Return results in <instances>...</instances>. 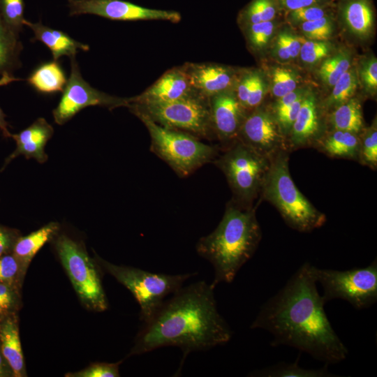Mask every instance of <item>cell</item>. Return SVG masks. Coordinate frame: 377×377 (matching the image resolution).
Returning <instances> with one entry per match:
<instances>
[{
    "instance_id": "6da1fadb",
    "label": "cell",
    "mask_w": 377,
    "mask_h": 377,
    "mask_svg": "<svg viewBox=\"0 0 377 377\" xmlns=\"http://www.w3.org/2000/svg\"><path fill=\"white\" fill-rule=\"evenodd\" d=\"M316 283L313 265L304 263L263 305L251 328L271 333L273 346L294 347L327 365L339 363L348 350L328 320Z\"/></svg>"
},
{
    "instance_id": "7a4b0ae2",
    "label": "cell",
    "mask_w": 377,
    "mask_h": 377,
    "mask_svg": "<svg viewBox=\"0 0 377 377\" xmlns=\"http://www.w3.org/2000/svg\"><path fill=\"white\" fill-rule=\"evenodd\" d=\"M212 283L200 281L182 287L164 300L138 332L130 355L164 346L191 352L228 343L232 332L219 313Z\"/></svg>"
},
{
    "instance_id": "3957f363",
    "label": "cell",
    "mask_w": 377,
    "mask_h": 377,
    "mask_svg": "<svg viewBox=\"0 0 377 377\" xmlns=\"http://www.w3.org/2000/svg\"><path fill=\"white\" fill-rule=\"evenodd\" d=\"M262 238L256 208L230 202L217 227L196 244L199 256L214 269L212 285L231 283L254 254Z\"/></svg>"
},
{
    "instance_id": "277c9868",
    "label": "cell",
    "mask_w": 377,
    "mask_h": 377,
    "mask_svg": "<svg viewBox=\"0 0 377 377\" xmlns=\"http://www.w3.org/2000/svg\"><path fill=\"white\" fill-rule=\"evenodd\" d=\"M288 161L286 149L270 158L260 194L276 208L289 227L310 232L323 226L326 216L299 191L290 174Z\"/></svg>"
},
{
    "instance_id": "5b68a950",
    "label": "cell",
    "mask_w": 377,
    "mask_h": 377,
    "mask_svg": "<svg viewBox=\"0 0 377 377\" xmlns=\"http://www.w3.org/2000/svg\"><path fill=\"white\" fill-rule=\"evenodd\" d=\"M132 112L148 130L151 151L179 177H186L216 158L218 154L216 147L201 142L188 133L161 126L142 112Z\"/></svg>"
},
{
    "instance_id": "8992f818",
    "label": "cell",
    "mask_w": 377,
    "mask_h": 377,
    "mask_svg": "<svg viewBox=\"0 0 377 377\" xmlns=\"http://www.w3.org/2000/svg\"><path fill=\"white\" fill-rule=\"evenodd\" d=\"M101 268L124 286L140 307V319L147 321L158 309L166 296L172 295L195 274H166L152 273L139 268L112 264L95 253Z\"/></svg>"
},
{
    "instance_id": "52a82bcc",
    "label": "cell",
    "mask_w": 377,
    "mask_h": 377,
    "mask_svg": "<svg viewBox=\"0 0 377 377\" xmlns=\"http://www.w3.org/2000/svg\"><path fill=\"white\" fill-rule=\"evenodd\" d=\"M52 241L58 257L82 303L92 311L106 310L108 301L102 286L98 265L94 258L89 256L84 244L60 232Z\"/></svg>"
},
{
    "instance_id": "ba28073f",
    "label": "cell",
    "mask_w": 377,
    "mask_h": 377,
    "mask_svg": "<svg viewBox=\"0 0 377 377\" xmlns=\"http://www.w3.org/2000/svg\"><path fill=\"white\" fill-rule=\"evenodd\" d=\"M214 161L225 175L233 193L234 201L244 206H251L260 193L270 158L238 140Z\"/></svg>"
},
{
    "instance_id": "9c48e42d",
    "label": "cell",
    "mask_w": 377,
    "mask_h": 377,
    "mask_svg": "<svg viewBox=\"0 0 377 377\" xmlns=\"http://www.w3.org/2000/svg\"><path fill=\"white\" fill-rule=\"evenodd\" d=\"M128 108L131 112L147 114L161 126L184 131L198 138L208 139L214 135L209 99L198 94L169 102L130 103Z\"/></svg>"
},
{
    "instance_id": "30bf717a",
    "label": "cell",
    "mask_w": 377,
    "mask_h": 377,
    "mask_svg": "<svg viewBox=\"0 0 377 377\" xmlns=\"http://www.w3.org/2000/svg\"><path fill=\"white\" fill-rule=\"evenodd\" d=\"M316 281L323 289L324 303L334 299L348 302L356 309L369 308L377 301V261L369 266L345 271L313 266Z\"/></svg>"
},
{
    "instance_id": "8fae6325",
    "label": "cell",
    "mask_w": 377,
    "mask_h": 377,
    "mask_svg": "<svg viewBox=\"0 0 377 377\" xmlns=\"http://www.w3.org/2000/svg\"><path fill=\"white\" fill-rule=\"evenodd\" d=\"M71 60V73L57 107L52 110L54 122L63 125L89 106H101L113 110L128 107L130 98L108 94L91 87L82 76L75 58Z\"/></svg>"
},
{
    "instance_id": "7c38bea8",
    "label": "cell",
    "mask_w": 377,
    "mask_h": 377,
    "mask_svg": "<svg viewBox=\"0 0 377 377\" xmlns=\"http://www.w3.org/2000/svg\"><path fill=\"white\" fill-rule=\"evenodd\" d=\"M71 16L94 15L116 21L163 20L177 23L181 14L172 10L144 7L125 0H67Z\"/></svg>"
},
{
    "instance_id": "4fadbf2b",
    "label": "cell",
    "mask_w": 377,
    "mask_h": 377,
    "mask_svg": "<svg viewBox=\"0 0 377 377\" xmlns=\"http://www.w3.org/2000/svg\"><path fill=\"white\" fill-rule=\"evenodd\" d=\"M246 115L239 140L260 154L271 158L284 148L283 135L273 113L258 107Z\"/></svg>"
},
{
    "instance_id": "5bb4252c",
    "label": "cell",
    "mask_w": 377,
    "mask_h": 377,
    "mask_svg": "<svg viewBox=\"0 0 377 377\" xmlns=\"http://www.w3.org/2000/svg\"><path fill=\"white\" fill-rule=\"evenodd\" d=\"M182 66L195 91L207 99L235 89L239 77L233 68L218 64L188 62Z\"/></svg>"
},
{
    "instance_id": "9a60e30c",
    "label": "cell",
    "mask_w": 377,
    "mask_h": 377,
    "mask_svg": "<svg viewBox=\"0 0 377 377\" xmlns=\"http://www.w3.org/2000/svg\"><path fill=\"white\" fill-rule=\"evenodd\" d=\"M209 104L214 135L222 142H228L238 137L246 115L235 89L213 96L209 98Z\"/></svg>"
},
{
    "instance_id": "2e32d148",
    "label": "cell",
    "mask_w": 377,
    "mask_h": 377,
    "mask_svg": "<svg viewBox=\"0 0 377 377\" xmlns=\"http://www.w3.org/2000/svg\"><path fill=\"white\" fill-rule=\"evenodd\" d=\"M195 94H198L181 66L167 71L142 94L130 98V103L169 102Z\"/></svg>"
},
{
    "instance_id": "e0dca14e",
    "label": "cell",
    "mask_w": 377,
    "mask_h": 377,
    "mask_svg": "<svg viewBox=\"0 0 377 377\" xmlns=\"http://www.w3.org/2000/svg\"><path fill=\"white\" fill-rule=\"evenodd\" d=\"M53 134V127L43 117L38 118L19 133H12L10 138L15 142L16 147L6 158L0 171H3L13 159L20 156H24L27 159L34 158L40 163L46 162L48 156L45 147Z\"/></svg>"
},
{
    "instance_id": "ac0fdd59",
    "label": "cell",
    "mask_w": 377,
    "mask_h": 377,
    "mask_svg": "<svg viewBox=\"0 0 377 377\" xmlns=\"http://www.w3.org/2000/svg\"><path fill=\"white\" fill-rule=\"evenodd\" d=\"M24 25L34 32L31 41H40L51 52L53 59L59 60L64 56L75 58L78 50L88 51L89 46L71 38L66 33L43 24L41 21L31 22L25 20Z\"/></svg>"
},
{
    "instance_id": "d6986e66",
    "label": "cell",
    "mask_w": 377,
    "mask_h": 377,
    "mask_svg": "<svg viewBox=\"0 0 377 377\" xmlns=\"http://www.w3.org/2000/svg\"><path fill=\"white\" fill-rule=\"evenodd\" d=\"M320 131L316 98L311 91H306L296 119L290 131V143L293 147L305 145L314 140Z\"/></svg>"
},
{
    "instance_id": "ffe728a7",
    "label": "cell",
    "mask_w": 377,
    "mask_h": 377,
    "mask_svg": "<svg viewBox=\"0 0 377 377\" xmlns=\"http://www.w3.org/2000/svg\"><path fill=\"white\" fill-rule=\"evenodd\" d=\"M337 10L340 19L352 34L361 38L370 35L375 21L371 0H341Z\"/></svg>"
},
{
    "instance_id": "44dd1931",
    "label": "cell",
    "mask_w": 377,
    "mask_h": 377,
    "mask_svg": "<svg viewBox=\"0 0 377 377\" xmlns=\"http://www.w3.org/2000/svg\"><path fill=\"white\" fill-rule=\"evenodd\" d=\"M17 313L0 321V351L10 367L14 377L27 376L18 325Z\"/></svg>"
},
{
    "instance_id": "7402d4cb",
    "label": "cell",
    "mask_w": 377,
    "mask_h": 377,
    "mask_svg": "<svg viewBox=\"0 0 377 377\" xmlns=\"http://www.w3.org/2000/svg\"><path fill=\"white\" fill-rule=\"evenodd\" d=\"M59 232V223L50 222L27 235L18 237L12 253L25 274L36 254L46 243L52 241Z\"/></svg>"
},
{
    "instance_id": "603a6c76",
    "label": "cell",
    "mask_w": 377,
    "mask_h": 377,
    "mask_svg": "<svg viewBox=\"0 0 377 377\" xmlns=\"http://www.w3.org/2000/svg\"><path fill=\"white\" fill-rule=\"evenodd\" d=\"M67 80L66 73L58 60L40 64L26 79L38 93L45 95L62 92Z\"/></svg>"
},
{
    "instance_id": "cb8c5ba5",
    "label": "cell",
    "mask_w": 377,
    "mask_h": 377,
    "mask_svg": "<svg viewBox=\"0 0 377 377\" xmlns=\"http://www.w3.org/2000/svg\"><path fill=\"white\" fill-rule=\"evenodd\" d=\"M23 45L20 36L8 30L0 16V75L11 82L19 79L13 76V73L22 66L20 54Z\"/></svg>"
},
{
    "instance_id": "d4e9b609",
    "label": "cell",
    "mask_w": 377,
    "mask_h": 377,
    "mask_svg": "<svg viewBox=\"0 0 377 377\" xmlns=\"http://www.w3.org/2000/svg\"><path fill=\"white\" fill-rule=\"evenodd\" d=\"M360 138L357 134L334 130L320 142V149L337 158L359 159Z\"/></svg>"
},
{
    "instance_id": "484cf974",
    "label": "cell",
    "mask_w": 377,
    "mask_h": 377,
    "mask_svg": "<svg viewBox=\"0 0 377 377\" xmlns=\"http://www.w3.org/2000/svg\"><path fill=\"white\" fill-rule=\"evenodd\" d=\"M331 123L334 130L360 133L363 128V117L359 100L351 98L335 108L331 115Z\"/></svg>"
},
{
    "instance_id": "4316f807",
    "label": "cell",
    "mask_w": 377,
    "mask_h": 377,
    "mask_svg": "<svg viewBox=\"0 0 377 377\" xmlns=\"http://www.w3.org/2000/svg\"><path fill=\"white\" fill-rule=\"evenodd\" d=\"M299 358L293 363H278L265 369L253 371L250 376L263 377H334L327 364L319 369H305L300 366Z\"/></svg>"
},
{
    "instance_id": "83f0119b",
    "label": "cell",
    "mask_w": 377,
    "mask_h": 377,
    "mask_svg": "<svg viewBox=\"0 0 377 377\" xmlns=\"http://www.w3.org/2000/svg\"><path fill=\"white\" fill-rule=\"evenodd\" d=\"M281 10L276 0H251L239 13L238 22L248 24L276 20Z\"/></svg>"
},
{
    "instance_id": "f1b7e54d",
    "label": "cell",
    "mask_w": 377,
    "mask_h": 377,
    "mask_svg": "<svg viewBox=\"0 0 377 377\" xmlns=\"http://www.w3.org/2000/svg\"><path fill=\"white\" fill-rule=\"evenodd\" d=\"M351 57L346 50H341L325 59L321 64L318 74L322 81L332 87L339 78L350 68Z\"/></svg>"
},
{
    "instance_id": "f546056e",
    "label": "cell",
    "mask_w": 377,
    "mask_h": 377,
    "mask_svg": "<svg viewBox=\"0 0 377 377\" xmlns=\"http://www.w3.org/2000/svg\"><path fill=\"white\" fill-rule=\"evenodd\" d=\"M357 75L355 68H350L332 87L325 105L335 108L352 98L357 87Z\"/></svg>"
},
{
    "instance_id": "4dcf8cb0",
    "label": "cell",
    "mask_w": 377,
    "mask_h": 377,
    "mask_svg": "<svg viewBox=\"0 0 377 377\" xmlns=\"http://www.w3.org/2000/svg\"><path fill=\"white\" fill-rule=\"evenodd\" d=\"M24 0H0V16L6 27L20 36L24 25Z\"/></svg>"
},
{
    "instance_id": "1f68e13d",
    "label": "cell",
    "mask_w": 377,
    "mask_h": 377,
    "mask_svg": "<svg viewBox=\"0 0 377 377\" xmlns=\"http://www.w3.org/2000/svg\"><path fill=\"white\" fill-rule=\"evenodd\" d=\"M276 27V20L244 27L251 47L257 51L264 49L271 40Z\"/></svg>"
},
{
    "instance_id": "d6a6232c",
    "label": "cell",
    "mask_w": 377,
    "mask_h": 377,
    "mask_svg": "<svg viewBox=\"0 0 377 377\" xmlns=\"http://www.w3.org/2000/svg\"><path fill=\"white\" fill-rule=\"evenodd\" d=\"M298 83L297 76L290 69L276 67L272 70L271 91L277 98L296 89Z\"/></svg>"
},
{
    "instance_id": "836d02e7",
    "label": "cell",
    "mask_w": 377,
    "mask_h": 377,
    "mask_svg": "<svg viewBox=\"0 0 377 377\" xmlns=\"http://www.w3.org/2000/svg\"><path fill=\"white\" fill-rule=\"evenodd\" d=\"M359 161L362 164L376 169L377 166L376 120L364 133L360 139Z\"/></svg>"
},
{
    "instance_id": "e575fe53",
    "label": "cell",
    "mask_w": 377,
    "mask_h": 377,
    "mask_svg": "<svg viewBox=\"0 0 377 377\" xmlns=\"http://www.w3.org/2000/svg\"><path fill=\"white\" fill-rule=\"evenodd\" d=\"M298 25L304 35L309 40H328L334 28L332 15L313 21L302 22Z\"/></svg>"
},
{
    "instance_id": "d590c367",
    "label": "cell",
    "mask_w": 377,
    "mask_h": 377,
    "mask_svg": "<svg viewBox=\"0 0 377 377\" xmlns=\"http://www.w3.org/2000/svg\"><path fill=\"white\" fill-rule=\"evenodd\" d=\"M20 290L17 286L0 283V321L17 313L21 304Z\"/></svg>"
},
{
    "instance_id": "8d00e7d4",
    "label": "cell",
    "mask_w": 377,
    "mask_h": 377,
    "mask_svg": "<svg viewBox=\"0 0 377 377\" xmlns=\"http://www.w3.org/2000/svg\"><path fill=\"white\" fill-rule=\"evenodd\" d=\"M25 274L12 253L0 256V283L21 288Z\"/></svg>"
},
{
    "instance_id": "74e56055",
    "label": "cell",
    "mask_w": 377,
    "mask_h": 377,
    "mask_svg": "<svg viewBox=\"0 0 377 377\" xmlns=\"http://www.w3.org/2000/svg\"><path fill=\"white\" fill-rule=\"evenodd\" d=\"M332 2L309 6L286 13V17L290 22L299 24L332 15Z\"/></svg>"
},
{
    "instance_id": "f35d334b",
    "label": "cell",
    "mask_w": 377,
    "mask_h": 377,
    "mask_svg": "<svg viewBox=\"0 0 377 377\" xmlns=\"http://www.w3.org/2000/svg\"><path fill=\"white\" fill-rule=\"evenodd\" d=\"M331 45L327 40H304L299 56L306 64H315L327 57L331 51Z\"/></svg>"
},
{
    "instance_id": "ab89813d",
    "label": "cell",
    "mask_w": 377,
    "mask_h": 377,
    "mask_svg": "<svg viewBox=\"0 0 377 377\" xmlns=\"http://www.w3.org/2000/svg\"><path fill=\"white\" fill-rule=\"evenodd\" d=\"M121 361L115 363L97 362L80 371L68 373L66 377H119Z\"/></svg>"
},
{
    "instance_id": "60d3db41",
    "label": "cell",
    "mask_w": 377,
    "mask_h": 377,
    "mask_svg": "<svg viewBox=\"0 0 377 377\" xmlns=\"http://www.w3.org/2000/svg\"><path fill=\"white\" fill-rule=\"evenodd\" d=\"M250 73L251 81L245 110L258 107L266 94V84L262 74L258 71H250Z\"/></svg>"
},
{
    "instance_id": "b9f144b4",
    "label": "cell",
    "mask_w": 377,
    "mask_h": 377,
    "mask_svg": "<svg viewBox=\"0 0 377 377\" xmlns=\"http://www.w3.org/2000/svg\"><path fill=\"white\" fill-rule=\"evenodd\" d=\"M359 75L366 91L374 95L377 91V60L374 57L365 60L360 68Z\"/></svg>"
},
{
    "instance_id": "7bdbcfd3",
    "label": "cell",
    "mask_w": 377,
    "mask_h": 377,
    "mask_svg": "<svg viewBox=\"0 0 377 377\" xmlns=\"http://www.w3.org/2000/svg\"><path fill=\"white\" fill-rule=\"evenodd\" d=\"M304 95L298 98L288 108L274 114L283 136L290 133L291 128L297 116Z\"/></svg>"
},
{
    "instance_id": "ee69618b",
    "label": "cell",
    "mask_w": 377,
    "mask_h": 377,
    "mask_svg": "<svg viewBox=\"0 0 377 377\" xmlns=\"http://www.w3.org/2000/svg\"><path fill=\"white\" fill-rule=\"evenodd\" d=\"M20 235L18 230L0 224V256L12 253Z\"/></svg>"
},
{
    "instance_id": "f6af8a7d",
    "label": "cell",
    "mask_w": 377,
    "mask_h": 377,
    "mask_svg": "<svg viewBox=\"0 0 377 377\" xmlns=\"http://www.w3.org/2000/svg\"><path fill=\"white\" fill-rule=\"evenodd\" d=\"M277 37L287 48L292 59L299 56L300 50L304 40L288 31L280 33Z\"/></svg>"
},
{
    "instance_id": "bcb514c9",
    "label": "cell",
    "mask_w": 377,
    "mask_h": 377,
    "mask_svg": "<svg viewBox=\"0 0 377 377\" xmlns=\"http://www.w3.org/2000/svg\"><path fill=\"white\" fill-rule=\"evenodd\" d=\"M281 10L288 13L313 5L332 2V0H276Z\"/></svg>"
},
{
    "instance_id": "7dc6e473",
    "label": "cell",
    "mask_w": 377,
    "mask_h": 377,
    "mask_svg": "<svg viewBox=\"0 0 377 377\" xmlns=\"http://www.w3.org/2000/svg\"><path fill=\"white\" fill-rule=\"evenodd\" d=\"M306 92V91L302 88H297L294 91L278 98L272 107L273 114H276L288 108L298 98L303 96Z\"/></svg>"
},
{
    "instance_id": "c3c4849f",
    "label": "cell",
    "mask_w": 377,
    "mask_h": 377,
    "mask_svg": "<svg viewBox=\"0 0 377 377\" xmlns=\"http://www.w3.org/2000/svg\"><path fill=\"white\" fill-rule=\"evenodd\" d=\"M274 54L277 59L283 61L292 59L287 48L278 37L274 45Z\"/></svg>"
},
{
    "instance_id": "681fc988",
    "label": "cell",
    "mask_w": 377,
    "mask_h": 377,
    "mask_svg": "<svg viewBox=\"0 0 377 377\" xmlns=\"http://www.w3.org/2000/svg\"><path fill=\"white\" fill-rule=\"evenodd\" d=\"M7 81L1 77L0 86L7 84ZM6 114L3 112V110L0 107V131L5 138H10L11 133L9 131V124L6 120Z\"/></svg>"
},
{
    "instance_id": "f907efd6",
    "label": "cell",
    "mask_w": 377,
    "mask_h": 377,
    "mask_svg": "<svg viewBox=\"0 0 377 377\" xmlns=\"http://www.w3.org/2000/svg\"><path fill=\"white\" fill-rule=\"evenodd\" d=\"M10 376H14L13 372L0 351V377Z\"/></svg>"
}]
</instances>
